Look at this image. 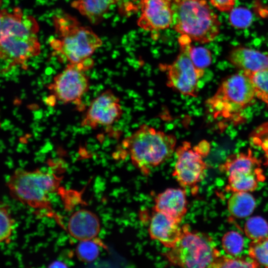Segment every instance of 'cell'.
Here are the masks:
<instances>
[{
    "label": "cell",
    "mask_w": 268,
    "mask_h": 268,
    "mask_svg": "<svg viewBox=\"0 0 268 268\" xmlns=\"http://www.w3.org/2000/svg\"><path fill=\"white\" fill-rule=\"evenodd\" d=\"M172 9V25L180 35L201 44L218 35L221 23L205 0H173Z\"/></svg>",
    "instance_id": "277c9868"
},
{
    "label": "cell",
    "mask_w": 268,
    "mask_h": 268,
    "mask_svg": "<svg viewBox=\"0 0 268 268\" xmlns=\"http://www.w3.org/2000/svg\"><path fill=\"white\" fill-rule=\"evenodd\" d=\"M259 265L251 259L244 257H229L220 256L214 263L213 268H259Z\"/></svg>",
    "instance_id": "83f0119b"
},
{
    "label": "cell",
    "mask_w": 268,
    "mask_h": 268,
    "mask_svg": "<svg viewBox=\"0 0 268 268\" xmlns=\"http://www.w3.org/2000/svg\"><path fill=\"white\" fill-rule=\"evenodd\" d=\"M190 57L195 67L200 69L204 70L211 64V53L208 49L203 47L192 45Z\"/></svg>",
    "instance_id": "f1b7e54d"
},
{
    "label": "cell",
    "mask_w": 268,
    "mask_h": 268,
    "mask_svg": "<svg viewBox=\"0 0 268 268\" xmlns=\"http://www.w3.org/2000/svg\"><path fill=\"white\" fill-rule=\"evenodd\" d=\"M244 231L250 239L257 240L268 235V223L261 216H253L246 221Z\"/></svg>",
    "instance_id": "7402d4cb"
},
{
    "label": "cell",
    "mask_w": 268,
    "mask_h": 268,
    "mask_svg": "<svg viewBox=\"0 0 268 268\" xmlns=\"http://www.w3.org/2000/svg\"><path fill=\"white\" fill-rule=\"evenodd\" d=\"M14 223L9 208L6 204L0 201V244L10 242Z\"/></svg>",
    "instance_id": "603a6c76"
},
{
    "label": "cell",
    "mask_w": 268,
    "mask_h": 268,
    "mask_svg": "<svg viewBox=\"0 0 268 268\" xmlns=\"http://www.w3.org/2000/svg\"><path fill=\"white\" fill-rule=\"evenodd\" d=\"M98 216L92 211L81 209L74 212L70 217L67 229L69 234L79 240L94 239L100 230Z\"/></svg>",
    "instance_id": "2e32d148"
},
{
    "label": "cell",
    "mask_w": 268,
    "mask_h": 268,
    "mask_svg": "<svg viewBox=\"0 0 268 268\" xmlns=\"http://www.w3.org/2000/svg\"><path fill=\"white\" fill-rule=\"evenodd\" d=\"M246 73L253 83L256 96L268 105V68Z\"/></svg>",
    "instance_id": "cb8c5ba5"
},
{
    "label": "cell",
    "mask_w": 268,
    "mask_h": 268,
    "mask_svg": "<svg viewBox=\"0 0 268 268\" xmlns=\"http://www.w3.org/2000/svg\"><path fill=\"white\" fill-rule=\"evenodd\" d=\"M0 24H1V17L0 15Z\"/></svg>",
    "instance_id": "1f68e13d"
},
{
    "label": "cell",
    "mask_w": 268,
    "mask_h": 268,
    "mask_svg": "<svg viewBox=\"0 0 268 268\" xmlns=\"http://www.w3.org/2000/svg\"><path fill=\"white\" fill-rule=\"evenodd\" d=\"M76 254L78 259L82 262H92L99 255L98 244L94 239L80 241L76 248Z\"/></svg>",
    "instance_id": "4316f807"
},
{
    "label": "cell",
    "mask_w": 268,
    "mask_h": 268,
    "mask_svg": "<svg viewBox=\"0 0 268 268\" xmlns=\"http://www.w3.org/2000/svg\"><path fill=\"white\" fill-rule=\"evenodd\" d=\"M227 184L225 187L226 192H252L257 189L260 182L265 180L264 174L255 173H237L227 175Z\"/></svg>",
    "instance_id": "d6986e66"
},
{
    "label": "cell",
    "mask_w": 268,
    "mask_h": 268,
    "mask_svg": "<svg viewBox=\"0 0 268 268\" xmlns=\"http://www.w3.org/2000/svg\"><path fill=\"white\" fill-rule=\"evenodd\" d=\"M0 127H1V123H0Z\"/></svg>",
    "instance_id": "d6a6232c"
},
{
    "label": "cell",
    "mask_w": 268,
    "mask_h": 268,
    "mask_svg": "<svg viewBox=\"0 0 268 268\" xmlns=\"http://www.w3.org/2000/svg\"><path fill=\"white\" fill-rule=\"evenodd\" d=\"M227 58L233 66L246 73L268 68V53L244 46L233 48Z\"/></svg>",
    "instance_id": "5bb4252c"
},
{
    "label": "cell",
    "mask_w": 268,
    "mask_h": 268,
    "mask_svg": "<svg viewBox=\"0 0 268 268\" xmlns=\"http://www.w3.org/2000/svg\"><path fill=\"white\" fill-rule=\"evenodd\" d=\"M60 181L50 172L17 169L9 177L6 185L11 197L23 204L35 209L51 210L49 195L58 189Z\"/></svg>",
    "instance_id": "8992f818"
},
{
    "label": "cell",
    "mask_w": 268,
    "mask_h": 268,
    "mask_svg": "<svg viewBox=\"0 0 268 268\" xmlns=\"http://www.w3.org/2000/svg\"><path fill=\"white\" fill-rule=\"evenodd\" d=\"M173 265L186 268H212L221 254L212 238L205 233L191 231L183 225L177 243L165 253Z\"/></svg>",
    "instance_id": "52a82bcc"
},
{
    "label": "cell",
    "mask_w": 268,
    "mask_h": 268,
    "mask_svg": "<svg viewBox=\"0 0 268 268\" xmlns=\"http://www.w3.org/2000/svg\"><path fill=\"white\" fill-rule=\"evenodd\" d=\"M253 19L252 12L246 7H234L229 11V23L235 28L243 29L248 28L251 25Z\"/></svg>",
    "instance_id": "484cf974"
},
{
    "label": "cell",
    "mask_w": 268,
    "mask_h": 268,
    "mask_svg": "<svg viewBox=\"0 0 268 268\" xmlns=\"http://www.w3.org/2000/svg\"><path fill=\"white\" fill-rule=\"evenodd\" d=\"M229 213L237 218L250 216L254 211L256 202L254 197L249 192H233L227 201Z\"/></svg>",
    "instance_id": "ffe728a7"
},
{
    "label": "cell",
    "mask_w": 268,
    "mask_h": 268,
    "mask_svg": "<svg viewBox=\"0 0 268 268\" xmlns=\"http://www.w3.org/2000/svg\"><path fill=\"white\" fill-rule=\"evenodd\" d=\"M255 89L249 75L243 71L225 77L216 92L205 103L214 119L236 120L254 99Z\"/></svg>",
    "instance_id": "5b68a950"
},
{
    "label": "cell",
    "mask_w": 268,
    "mask_h": 268,
    "mask_svg": "<svg viewBox=\"0 0 268 268\" xmlns=\"http://www.w3.org/2000/svg\"><path fill=\"white\" fill-rule=\"evenodd\" d=\"M153 210L148 227L150 237L164 247L171 248L180 240L183 233V226L172 217Z\"/></svg>",
    "instance_id": "4fadbf2b"
},
{
    "label": "cell",
    "mask_w": 268,
    "mask_h": 268,
    "mask_svg": "<svg viewBox=\"0 0 268 268\" xmlns=\"http://www.w3.org/2000/svg\"><path fill=\"white\" fill-rule=\"evenodd\" d=\"M53 19L57 37L50 40L51 47L69 64L90 68L93 66L90 57L101 46V39L90 27L81 25L69 14L56 15Z\"/></svg>",
    "instance_id": "7a4b0ae2"
},
{
    "label": "cell",
    "mask_w": 268,
    "mask_h": 268,
    "mask_svg": "<svg viewBox=\"0 0 268 268\" xmlns=\"http://www.w3.org/2000/svg\"><path fill=\"white\" fill-rule=\"evenodd\" d=\"M221 243L223 250L231 257H236L241 253L244 246L242 235L235 231L225 233L222 238Z\"/></svg>",
    "instance_id": "d4e9b609"
},
{
    "label": "cell",
    "mask_w": 268,
    "mask_h": 268,
    "mask_svg": "<svg viewBox=\"0 0 268 268\" xmlns=\"http://www.w3.org/2000/svg\"><path fill=\"white\" fill-rule=\"evenodd\" d=\"M187 204L184 189L168 188L156 196L153 209L164 213L181 222L187 212Z\"/></svg>",
    "instance_id": "9a60e30c"
},
{
    "label": "cell",
    "mask_w": 268,
    "mask_h": 268,
    "mask_svg": "<svg viewBox=\"0 0 268 268\" xmlns=\"http://www.w3.org/2000/svg\"><path fill=\"white\" fill-rule=\"evenodd\" d=\"M119 0H75L71 6L85 16L93 24L101 20L110 6Z\"/></svg>",
    "instance_id": "ac0fdd59"
},
{
    "label": "cell",
    "mask_w": 268,
    "mask_h": 268,
    "mask_svg": "<svg viewBox=\"0 0 268 268\" xmlns=\"http://www.w3.org/2000/svg\"><path fill=\"white\" fill-rule=\"evenodd\" d=\"M237 0H209L210 3L221 12H229L234 7Z\"/></svg>",
    "instance_id": "f546056e"
},
{
    "label": "cell",
    "mask_w": 268,
    "mask_h": 268,
    "mask_svg": "<svg viewBox=\"0 0 268 268\" xmlns=\"http://www.w3.org/2000/svg\"><path fill=\"white\" fill-rule=\"evenodd\" d=\"M192 40L187 36L180 35L178 38L180 52L170 64H161L160 69L165 71L167 85L181 94L196 97L199 94V80L204 70L195 67L190 57Z\"/></svg>",
    "instance_id": "ba28073f"
},
{
    "label": "cell",
    "mask_w": 268,
    "mask_h": 268,
    "mask_svg": "<svg viewBox=\"0 0 268 268\" xmlns=\"http://www.w3.org/2000/svg\"><path fill=\"white\" fill-rule=\"evenodd\" d=\"M50 267H66V266L65 264L61 262L55 261L53 262L49 266Z\"/></svg>",
    "instance_id": "4dcf8cb0"
},
{
    "label": "cell",
    "mask_w": 268,
    "mask_h": 268,
    "mask_svg": "<svg viewBox=\"0 0 268 268\" xmlns=\"http://www.w3.org/2000/svg\"><path fill=\"white\" fill-rule=\"evenodd\" d=\"M122 114L123 109L119 97L108 89L91 102L81 126L92 129L109 126L119 120Z\"/></svg>",
    "instance_id": "8fae6325"
},
{
    "label": "cell",
    "mask_w": 268,
    "mask_h": 268,
    "mask_svg": "<svg viewBox=\"0 0 268 268\" xmlns=\"http://www.w3.org/2000/svg\"><path fill=\"white\" fill-rule=\"evenodd\" d=\"M78 64H68L56 75L47 87L51 95L63 104H82V98L90 87L89 78Z\"/></svg>",
    "instance_id": "30bf717a"
},
{
    "label": "cell",
    "mask_w": 268,
    "mask_h": 268,
    "mask_svg": "<svg viewBox=\"0 0 268 268\" xmlns=\"http://www.w3.org/2000/svg\"><path fill=\"white\" fill-rule=\"evenodd\" d=\"M219 170L226 175L233 173H264L260 160L251 150L230 155L219 166Z\"/></svg>",
    "instance_id": "e0dca14e"
},
{
    "label": "cell",
    "mask_w": 268,
    "mask_h": 268,
    "mask_svg": "<svg viewBox=\"0 0 268 268\" xmlns=\"http://www.w3.org/2000/svg\"><path fill=\"white\" fill-rule=\"evenodd\" d=\"M173 0H140L137 25L148 31L164 30L172 25Z\"/></svg>",
    "instance_id": "7c38bea8"
},
{
    "label": "cell",
    "mask_w": 268,
    "mask_h": 268,
    "mask_svg": "<svg viewBox=\"0 0 268 268\" xmlns=\"http://www.w3.org/2000/svg\"><path fill=\"white\" fill-rule=\"evenodd\" d=\"M0 15V59L8 68L26 67V63L40 53L38 22L33 16L24 14L18 7L10 11L1 9Z\"/></svg>",
    "instance_id": "6da1fadb"
},
{
    "label": "cell",
    "mask_w": 268,
    "mask_h": 268,
    "mask_svg": "<svg viewBox=\"0 0 268 268\" xmlns=\"http://www.w3.org/2000/svg\"><path fill=\"white\" fill-rule=\"evenodd\" d=\"M177 139L171 134L146 124L123 141L133 165L144 175L170 158L175 152Z\"/></svg>",
    "instance_id": "3957f363"
},
{
    "label": "cell",
    "mask_w": 268,
    "mask_h": 268,
    "mask_svg": "<svg viewBox=\"0 0 268 268\" xmlns=\"http://www.w3.org/2000/svg\"><path fill=\"white\" fill-rule=\"evenodd\" d=\"M210 150L209 143L200 141L192 146L190 142L183 141L176 147V161L173 176L183 188H194L205 177L207 165L203 160Z\"/></svg>",
    "instance_id": "9c48e42d"
},
{
    "label": "cell",
    "mask_w": 268,
    "mask_h": 268,
    "mask_svg": "<svg viewBox=\"0 0 268 268\" xmlns=\"http://www.w3.org/2000/svg\"><path fill=\"white\" fill-rule=\"evenodd\" d=\"M248 255L260 267L268 268V235L252 241L249 246Z\"/></svg>",
    "instance_id": "44dd1931"
}]
</instances>
